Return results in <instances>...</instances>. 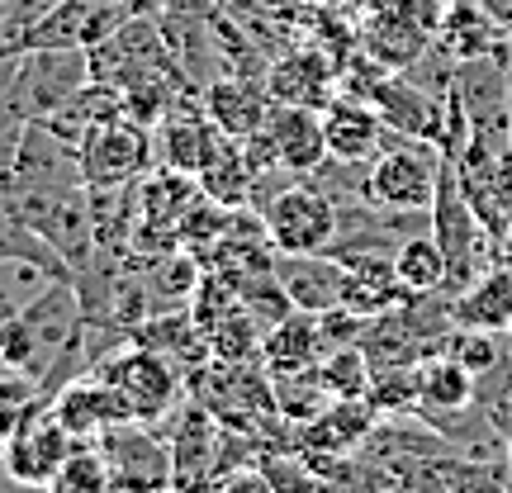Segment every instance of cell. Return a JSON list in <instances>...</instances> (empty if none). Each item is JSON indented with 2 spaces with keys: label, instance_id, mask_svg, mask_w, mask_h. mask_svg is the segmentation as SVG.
<instances>
[{
  "label": "cell",
  "instance_id": "f1b7e54d",
  "mask_svg": "<svg viewBox=\"0 0 512 493\" xmlns=\"http://www.w3.org/2000/svg\"><path fill=\"white\" fill-rule=\"evenodd\" d=\"M498 261H503V266L512 271V228L503 233V242H498Z\"/></svg>",
  "mask_w": 512,
  "mask_h": 493
},
{
  "label": "cell",
  "instance_id": "e0dca14e",
  "mask_svg": "<svg viewBox=\"0 0 512 493\" xmlns=\"http://www.w3.org/2000/svg\"><path fill=\"white\" fill-rule=\"evenodd\" d=\"M266 91L275 105H304V110H328L337 100V81L332 67L318 53H290L280 57L271 72H266Z\"/></svg>",
  "mask_w": 512,
  "mask_h": 493
},
{
  "label": "cell",
  "instance_id": "7402d4cb",
  "mask_svg": "<svg viewBox=\"0 0 512 493\" xmlns=\"http://www.w3.org/2000/svg\"><path fill=\"white\" fill-rule=\"evenodd\" d=\"M394 271L408 294H446V256L432 233H408L394 247Z\"/></svg>",
  "mask_w": 512,
  "mask_h": 493
},
{
  "label": "cell",
  "instance_id": "9c48e42d",
  "mask_svg": "<svg viewBox=\"0 0 512 493\" xmlns=\"http://www.w3.org/2000/svg\"><path fill=\"white\" fill-rule=\"evenodd\" d=\"M323 138H328V157L347 166H370L389 143V124L384 114L361 100V95H337L323 110Z\"/></svg>",
  "mask_w": 512,
  "mask_h": 493
},
{
  "label": "cell",
  "instance_id": "44dd1931",
  "mask_svg": "<svg viewBox=\"0 0 512 493\" xmlns=\"http://www.w3.org/2000/svg\"><path fill=\"white\" fill-rule=\"evenodd\" d=\"M475 384L479 375L460 366L456 356H432L422 361V375H418V408H432V413H465L470 399H475Z\"/></svg>",
  "mask_w": 512,
  "mask_h": 493
},
{
  "label": "cell",
  "instance_id": "d6986e66",
  "mask_svg": "<svg viewBox=\"0 0 512 493\" xmlns=\"http://www.w3.org/2000/svg\"><path fill=\"white\" fill-rule=\"evenodd\" d=\"M451 318L456 328L475 332H512V271L498 261L479 275L470 290H460L451 299Z\"/></svg>",
  "mask_w": 512,
  "mask_h": 493
},
{
  "label": "cell",
  "instance_id": "ffe728a7",
  "mask_svg": "<svg viewBox=\"0 0 512 493\" xmlns=\"http://www.w3.org/2000/svg\"><path fill=\"white\" fill-rule=\"evenodd\" d=\"M370 427H375V403L370 399H337L309 422L304 441H309L313 451H332V456H342V451H351L356 441L366 437Z\"/></svg>",
  "mask_w": 512,
  "mask_h": 493
},
{
  "label": "cell",
  "instance_id": "4fadbf2b",
  "mask_svg": "<svg viewBox=\"0 0 512 493\" xmlns=\"http://www.w3.org/2000/svg\"><path fill=\"white\" fill-rule=\"evenodd\" d=\"M275 275L290 294L294 309L304 313H332L342 309V290H347V261L332 252H313V256H280Z\"/></svg>",
  "mask_w": 512,
  "mask_h": 493
},
{
  "label": "cell",
  "instance_id": "5bb4252c",
  "mask_svg": "<svg viewBox=\"0 0 512 493\" xmlns=\"http://www.w3.org/2000/svg\"><path fill=\"white\" fill-rule=\"evenodd\" d=\"M271 110L275 100L266 91V81L252 86V81H242V76H219V81H209V91H204V114L219 124V133L228 138H256L261 128L271 124Z\"/></svg>",
  "mask_w": 512,
  "mask_h": 493
},
{
  "label": "cell",
  "instance_id": "d4e9b609",
  "mask_svg": "<svg viewBox=\"0 0 512 493\" xmlns=\"http://www.w3.org/2000/svg\"><path fill=\"white\" fill-rule=\"evenodd\" d=\"M446 356H456L460 366L470 370V375H489L498 366V332H475V328H456L451 332V342H446Z\"/></svg>",
  "mask_w": 512,
  "mask_h": 493
},
{
  "label": "cell",
  "instance_id": "2e32d148",
  "mask_svg": "<svg viewBox=\"0 0 512 493\" xmlns=\"http://www.w3.org/2000/svg\"><path fill=\"white\" fill-rule=\"evenodd\" d=\"M413 294L403 290L394 256H347V290H342V309L361 313V318H380V313L403 309Z\"/></svg>",
  "mask_w": 512,
  "mask_h": 493
},
{
  "label": "cell",
  "instance_id": "5b68a950",
  "mask_svg": "<svg viewBox=\"0 0 512 493\" xmlns=\"http://www.w3.org/2000/svg\"><path fill=\"white\" fill-rule=\"evenodd\" d=\"M72 451H76V437L67 432V422L53 413V399H43L15 432L0 437V465H5V475L15 479V484H29V489H48Z\"/></svg>",
  "mask_w": 512,
  "mask_h": 493
},
{
  "label": "cell",
  "instance_id": "6da1fadb",
  "mask_svg": "<svg viewBox=\"0 0 512 493\" xmlns=\"http://www.w3.org/2000/svg\"><path fill=\"white\" fill-rule=\"evenodd\" d=\"M441 171H446V152L432 138L389 128L384 152L366 166V200L375 209H394V214H432Z\"/></svg>",
  "mask_w": 512,
  "mask_h": 493
},
{
  "label": "cell",
  "instance_id": "7c38bea8",
  "mask_svg": "<svg viewBox=\"0 0 512 493\" xmlns=\"http://www.w3.org/2000/svg\"><path fill=\"white\" fill-rule=\"evenodd\" d=\"M266 138H271L275 166H280V171H290V176H313L318 166L328 162L323 110H304V105H275L271 124H266Z\"/></svg>",
  "mask_w": 512,
  "mask_h": 493
},
{
  "label": "cell",
  "instance_id": "277c9868",
  "mask_svg": "<svg viewBox=\"0 0 512 493\" xmlns=\"http://www.w3.org/2000/svg\"><path fill=\"white\" fill-rule=\"evenodd\" d=\"M81 181L91 190H110V185H138L157 166V147H152V124L143 119H110V124L91 128L81 138Z\"/></svg>",
  "mask_w": 512,
  "mask_h": 493
},
{
  "label": "cell",
  "instance_id": "4dcf8cb0",
  "mask_svg": "<svg viewBox=\"0 0 512 493\" xmlns=\"http://www.w3.org/2000/svg\"><path fill=\"white\" fill-rule=\"evenodd\" d=\"M10 493H48V489H29V484H15Z\"/></svg>",
  "mask_w": 512,
  "mask_h": 493
},
{
  "label": "cell",
  "instance_id": "603a6c76",
  "mask_svg": "<svg viewBox=\"0 0 512 493\" xmlns=\"http://www.w3.org/2000/svg\"><path fill=\"white\" fill-rule=\"evenodd\" d=\"M48 493H119L114 489L110 460L100 451V441H76V451L67 456V465L57 470Z\"/></svg>",
  "mask_w": 512,
  "mask_h": 493
},
{
  "label": "cell",
  "instance_id": "7a4b0ae2",
  "mask_svg": "<svg viewBox=\"0 0 512 493\" xmlns=\"http://www.w3.org/2000/svg\"><path fill=\"white\" fill-rule=\"evenodd\" d=\"M95 375H105L110 389L119 394L124 403L128 422H147V427H157L162 418L176 413V403H181L185 384H181V366L176 361H166L162 351L152 347H114Z\"/></svg>",
  "mask_w": 512,
  "mask_h": 493
},
{
  "label": "cell",
  "instance_id": "30bf717a",
  "mask_svg": "<svg viewBox=\"0 0 512 493\" xmlns=\"http://www.w3.org/2000/svg\"><path fill=\"white\" fill-rule=\"evenodd\" d=\"M53 413L67 422V432H72L76 441H100L110 427L128 422L119 394H114L110 380L95 375V370H86V375H76V380H67L62 389H57Z\"/></svg>",
  "mask_w": 512,
  "mask_h": 493
},
{
  "label": "cell",
  "instance_id": "cb8c5ba5",
  "mask_svg": "<svg viewBox=\"0 0 512 493\" xmlns=\"http://www.w3.org/2000/svg\"><path fill=\"white\" fill-rule=\"evenodd\" d=\"M318 370H323V384L332 389V399H366L370 384H375V370H370L361 347L328 351V356L318 361Z\"/></svg>",
  "mask_w": 512,
  "mask_h": 493
},
{
  "label": "cell",
  "instance_id": "9a60e30c",
  "mask_svg": "<svg viewBox=\"0 0 512 493\" xmlns=\"http://www.w3.org/2000/svg\"><path fill=\"white\" fill-rule=\"evenodd\" d=\"M328 356V337H323V318L318 313L294 309L290 318H280L275 328H266L261 337V366L275 375H299V370H313Z\"/></svg>",
  "mask_w": 512,
  "mask_h": 493
},
{
  "label": "cell",
  "instance_id": "f546056e",
  "mask_svg": "<svg viewBox=\"0 0 512 493\" xmlns=\"http://www.w3.org/2000/svg\"><path fill=\"white\" fill-rule=\"evenodd\" d=\"M5 24H10V0H0V34H5Z\"/></svg>",
  "mask_w": 512,
  "mask_h": 493
},
{
  "label": "cell",
  "instance_id": "83f0119b",
  "mask_svg": "<svg viewBox=\"0 0 512 493\" xmlns=\"http://www.w3.org/2000/svg\"><path fill=\"white\" fill-rule=\"evenodd\" d=\"M484 5H489L494 15H503V24H508V29H512V0H484Z\"/></svg>",
  "mask_w": 512,
  "mask_h": 493
},
{
  "label": "cell",
  "instance_id": "1f68e13d",
  "mask_svg": "<svg viewBox=\"0 0 512 493\" xmlns=\"http://www.w3.org/2000/svg\"><path fill=\"white\" fill-rule=\"evenodd\" d=\"M508 152H512V133H508Z\"/></svg>",
  "mask_w": 512,
  "mask_h": 493
},
{
  "label": "cell",
  "instance_id": "d6a6232c",
  "mask_svg": "<svg viewBox=\"0 0 512 493\" xmlns=\"http://www.w3.org/2000/svg\"><path fill=\"white\" fill-rule=\"evenodd\" d=\"M157 493H176V489H157Z\"/></svg>",
  "mask_w": 512,
  "mask_h": 493
},
{
  "label": "cell",
  "instance_id": "8992f818",
  "mask_svg": "<svg viewBox=\"0 0 512 493\" xmlns=\"http://www.w3.org/2000/svg\"><path fill=\"white\" fill-rule=\"evenodd\" d=\"M91 81V53L86 48H29L19 57L15 110L34 119H53L81 86Z\"/></svg>",
  "mask_w": 512,
  "mask_h": 493
},
{
  "label": "cell",
  "instance_id": "3957f363",
  "mask_svg": "<svg viewBox=\"0 0 512 493\" xmlns=\"http://www.w3.org/2000/svg\"><path fill=\"white\" fill-rule=\"evenodd\" d=\"M266 219V238H271V252L280 256H313V252H332L337 242V228H342V214H337V200L328 190H318L309 176H294L271 195V204L261 209Z\"/></svg>",
  "mask_w": 512,
  "mask_h": 493
},
{
  "label": "cell",
  "instance_id": "484cf974",
  "mask_svg": "<svg viewBox=\"0 0 512 493\" xmlns=\"http://www.w3.org/2000/svg\"><path fill=\"white\" fill-rule=\"evenodd\" d=\"M62 0H10V24H5V34H0V53H19V38L29 24H38L43 15H53Z\"/></svg>",
  "mask_w": 512,
  "mask_h": 493
},
{
  "label": "cell",
  "instance_id": "ac0fdd59",
  "mask_svg": "<svg viewBox=\"0 0 512 493\" xmlns=\"http://www.w3.org/2000/svg\"><path fill=\"white\" fill-rule=\"evenodd\" d=\"M200 190L209 195L214 204H228V209H247L252 204V190L256 181H261V171H256L252 152H247V143H238V138H228L223 133L219 147L209 152V162L200 166Z\"/></svg>",
  "mask_w": 512,
  "mask_h": 493
},
{
  "label": "cell",
  "instance_id": "52a82bcc",
  "mask_svg": "<svg viewBox=\"0 0 512 493\" xmlns=\"http://www.w3.org/2000/svg\"><path fill=\"white\" fill-rule=\"evenodd\" d=\"M171 489L176 493H214L223 484V422L209 408H185L171 432Z\"/></svg>",
  "mask_w": 512,
  "mask_h": 493
},
{
  "label": "cell",
  "instance_id": "ba28073f",
  "mask_svg": "<svg viewBox=\"0 0 512 493\" xmlns=\"http://www.w3.org/2000/svg\"><path fill=\"white\" fill-rule=\"evenodd\" d=\"M100 451L114 470L119 493H157L171 489V446L157 441V427L147 422H119L100 437Z\"/></svg>",
  "mask_w": 512,
  "mask_h": 493
},
{
  "label": "cell",
  "instance_id": "8fae6325",
  "mask_svg": "<svg viewBox=\"0 0 512 493\" xmlns=\"http://www.w3.org/2000/svg\"><path fill=\"white\" fill-rule=\"evenodd\" d=\"M219 124L204 110H171L152 124V147H157V166L181 171V176H200V166L209 162V152L219 147Z\"/></svg>",
  "mask_w": 512,
  "mask_h": 493
},
{
  "label": "cell",
  "instance_id": "4316f807",
  "mask_svg": "<svg viewBox=\"0 0 512 493\" xmlns=\"http://www.w3.org/2000/svg\"><path fill=\"white\" fill-rule=\"evenodd\" d=\"M214 493H285V489L271 479V470H256V465H247V470H233V475L223 479Z\"/></svg>",
  "mask_w": 512,
  "mask_h": 493
}]
</instances>
